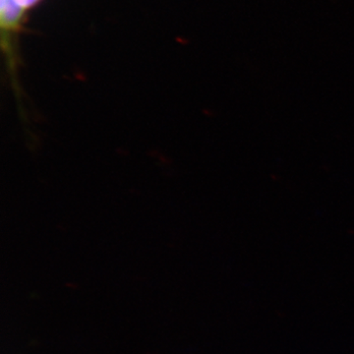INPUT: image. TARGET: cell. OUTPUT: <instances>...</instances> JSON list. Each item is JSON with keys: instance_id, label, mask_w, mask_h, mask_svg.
I'll return each instance as SVG.
<instances>
[{"instance_id": "6da1fadb", "label": "cell", "mask_w": 354, "mask_h": 354, "mask_svg": "<svg viewBox=\"0 0 354 354\" xmlns=\"http://www.w3.org/2000/svg\"><path fill=\"white\" fill-rule=\"evenodd\" d=\"M0 20L3 29L16 30L20 25L23 8L18 6L15 0H1Z\"/></svg>"}]
</instances>
